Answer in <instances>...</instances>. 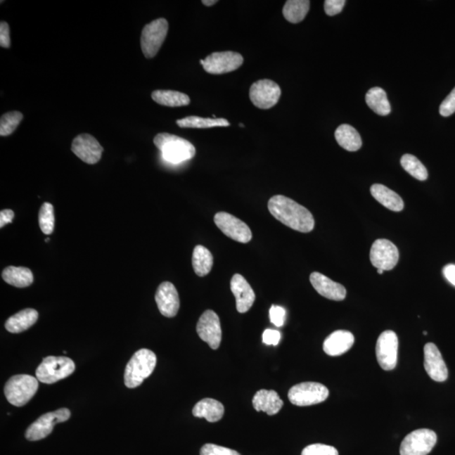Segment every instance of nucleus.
<instances>
[{
    "mask_svg": "<svg viewBox=\"0 0 455 455\" xmlns=\"http://www.w3.org/2000/svg\"><path fill=\"white\" fill-rule=\"evenodd\" d=\"M269 210L275 219L286 226L302 233H309L314 228V217L307 208L282 195L271 198Z\"/></svg>",
    "mask_w": 455,
    "mask_h": 455,
    "instance_id": "nucleus-1",
    "label": "nucleus"
},
{
    "mask_svg": "<svg viewBox=\"0 0 455 455\" xmlns=\"http://www.w3.org/2000/svg\"><path fill=\"white\" fill-rule=\"evenodd\" d=\"M154 143L162 153L164 159L169 163L179 164L193 159L196 155L193 144L177 135L167 133L157 134Z\"/></svg>",
    "mask_w": 455,
    "mask_h": 455,
    "instance_id": "nucleus-2",
    "label": "nucleus"
},
{
    "mask_svg": "<svg viewBox=\"0 0 455 455\" xmlns=\"http://www.w3.org/2000/svg\"><path fill=\"white\" fill-rule=\"evenodd\" d=\"M156 362V355L151 350L143 348L136 352L125 369L124 382L127 388L134 389L141 385L154 372Z\"/></svg>",
    "mask_w": 455,
    "mask_h": 455,
    "instance_id": "nucleus-3",
    "label": "nucleus"
},
{
    "mask_svg": "<svg viewBox=\"0 0 455 455\" xmlns=\"http://www.w3.org/2000/svg\"><path fill=\"white\" fill-rule=\"evenodd\" d=\"M39 387L37 378L28 374L13 376L4 386V395L13 406H23L27 404Z\"/></svg>",
    "mask_w": 455,
    "mask_h": 455,
    "instance_id": "nucleus-4",
    "label": "nucleus"
},
{
    "mask_svg": "<svg viewBox=\"0 0 455 455\" xmlns=\"http://www.w3.org/2000/svg\"><path fill=\"white\" fill-rule=\"evenodd\" d=\"M75 370L74 361L70 358L49 356L38 366L36 376L40 382L50 385L69 377Z\"/></svg>",
    "mask_w": 455,
    "mask_h": 455,
    "instance_id": "nucleus-5",
    "label": "nucleus"
},
{
    "mask_svg": "<svg viewBox=\"0 0 455 455\" xmlns=\"http://www.w3.org/2000/svg\"><path fill=\"white\" fill-rule=\"evenodd\" d=\"M328 397V389L316 382L300 383L288 391L289 401L297 406L316 405L325 402Z\"/></svg>",
    "mask_w": 455,
    "mask_h": 455,
    "instance_id": "nucleus-6",
    "label": "nucleus"
},
{
    "mask_svg": "<svg viewBox=\"0 0 455 455\" xmlns=\"http://www.w3.org/2000/svg\"><path fill=\"white\" fill-rule=\"evenodd\" d=\"M169 29L168 21L159 18L143 27L141 34V49L144 57L153 58L158 53L167 38Z\"/></svg>",
    "mask_w": 455,
    "mask_h": 455,
    "instance_id": "nucleus-7",
    "label": "nucleus"
},
{
    "mask_svg": "<svg viewBox=\"0 0 455 455\" xmlns=\"http://www.w3.org/2000/svg\"><path fill=\"white\" fill-rule=\"evenodd\" d=\"M244 58L240 53L225 51L208 55L205 59L200 60L204 70L212 75L231 73L243 65Z\"/></svg>",
    "mask_w": 455,
    "mask_h": 455,
    "instance_id": "nucleus-8",
    "label": "nucleus"
},
{
    "mask_svg": "<svg viewBox=\"0 0 455 455\" xmlns=\"http://www.w3.org/2000/svg\"><path fill=\"white\" fill-rule=\"evenodd\" d=\"M70 416V411L67 408L42 415L27 428L25 437L29 441L44 440L52 433L55 425L66 422Z\"/></svg>",
    "mask_w": 455,
    "mask_h": 455,
    "instance_id": "nucleus-9",
    "label": "nucleus"
},
{
    "mask_svg": "<svg viewBox=\"0 0 455 455\" xmlns=\"http://www.w3.org/2000/svg\"><path fill=\"white\" fill-rule=\"evenodd\" d=\"M437 443V435L430 429H418L402 441L401 455H428Z\"/></svg>",
    "mask_w": 455,
    "mask_h": 455,
    "instance_id": "nucleus-10",
    "label": "nucleus"
},
{
    "mask_svg": "<svg viewBox=\"0 0 455 455\" xmlns=\"http://www.w3.org/2000/svg\"><path fill=\"white\" fill-rule=\"evenodd\" d=\"M214 223L225 236L241 243H248L252 233L248 225L229 212H219L214 216Z\"/></svg>",
    "mask_w": 455,
    "mask_h": 455,
    "instance_id": "nucleus-11",
    "label": "nucleus"
},
{
    "mask_svg": "<svg viewBox=\"0 0 455 455\" xmlns=\"http://www.w3.org/2000/svg\"><path fill=\"white\" fill-rule=\"evenodd\" d=\"M282 91L278 84L271 79H261L250 89V99L257 108L267 110L278 103Z\"/></svg>",
    "mask_w": 455,
    "mask_h": 455,
    "instance_id": "nucleus-12",
    "label": "nucleus"
},
{
    "mask_svg": "<svg viewBox=\"0 0 455 455\" xmlns=\"http://www.w3.org/2000/svg\"><path fill=\"white\" fill-rule=\"evenodd\" d=\"M398 338L392 331H385L378 338L376 343V357L380 367L390 371L397 367L398 356Z\"/></svg>",
    "mask_w": 455,
    "mask_h": 455,
    "instance_id": "nucleus-13",
    "label": "nucleus"
},
{
    "mask_svg": "<svg viewBox=\"0 0 455 455\" xmlns=\"http://www.w3.org/2000/svg\"><path fill=\"white\" fill-rule=\"evenodd\" d=\"M370 261L377 269L392 270L399 261V250L392 242L380 239L374 241L370 250Z\"/></svg>",
    "mask_w": 455,
    "mask_h": 455,
    "instance_id": "nucleus-14",
    "label": "nucleus"
},
{
    "mask_svg": "<svg viewBox=\"0 0 455 455\" xmlns=\"http://www.w3.org/2000/svg\"><path fill=\"white\" fill-rule=\"evenodd\" d=\"M197 333L199 338L207 342L212 350H218L222 341V329L218 314L212 310H206L199 319Z\"/></svg>",
    "mask_w": 455,
    "mask_h": 455,
    "instance_id": "nucleus-15",
    "label": "nucleus"
},
{
    "mask_svg": "<svg viewBox=\"0 0 455 455\" xmlns=\"http://www.w3.org/2000/svg\"><path fill=\"white\" fill-rule=\"evenodd\" d=\"M71 150L78 158L89 165L99 162L104 151L96 139L88 134L77 136L72 143Z\"/></svg>",
    "mask_w": 455,
    "mask_h": 455,
    "instance_id": "nucleus-16",
    "label": "nucleus"
},
{
    "mask_svg": "<svg viewBox=\"0 0 455 455\" xmlns=\"http://www.w3.org/2000/svg\"><path fill=\"white\" fill-rule=\"evenodd\" d=\"M155 301L160 312L165 317H175L179 312V295L172 283L164 282L160 285L155 293Z\"/></svg>",
    "mask_w": 455,
    "mask_h": 455,
    "instance_id": "nucleus-17",
    "label": "nucleus"
},
{
    "mask_svg": "<svg viewBox=\"0 0 455 455\" xmlns=\"http://www.w3.org/2000/svg\"><path fill=\"white\" fill-rule=\"evenodd\" d=\"M424 367L432 378L437 382H444L448 378L449 373L443 357L435 343H427L424 347Z\"/></svg>",
    "mask_w": 455,
    "mask_h": 455,
    "instance_id": "nucleus-18",
    "label": "nucleus"
},
{
    "mask_svg": "<svg viewBox=\"0 0 455 455\" xmlns=\"http://www.w3.org/2000/svg\"><path fill=\"white\" fill-rule=\"evenodd\" d=\"M231 288L236 297L238 312L244 314L249 312L256 300V295L248 281L243 276L235 274L231 279Z\"/></svg>",
    "mask_w": 455,
    "mask_h": 455,
    "instance_id": "nucleus-19",
    "label": "nucleus"
},
{
    "mask_svg": "<svg viewBox=\"0 0 455 455\" xmlns=\"http://www.w3.org/2000/svg\"><path fill=\"white\" fill-rule=\"evenodd\" d=\"M310 283L316 290L326 299L334 301L345 300L347 290L342 284L334 282L320 273H313L309 276Z\"/></svg>",
    "mask_w": 455,
    "mask_h": 455,
    "instance_id": "nucleus-20",
    "label": "nucleus"
},
{
    "mask_svg": "<svg viewBox=\"0 0 455 455\" xmlns=\"http://www.w3.org/2000/svg\"><path fill=\"white\" fill-rule=\"evenodd\" d=\"M354 343V335L350 331H337L331 333L323 344V350L327 355L337 357L351 350Z\"/></svg>",
    "mask_w": 455,
    "mask_h": 455,
    "instance_id": "nucleus-21",
    "label": "nucleus"
},
{
    "mask_svg": "<svg viewBox=\"0 0 455 455\" xmlns=\"http://www.w3.org/2000/svg\"><path fill=\"white\" fill-rule=\"evenodd\" d=\"M252 403L257 411H263L269 416L278 414L283 406V402L274 390L257 391L254 395Z\"/></svg>",
    "mask_w": 455,
    "mask_h": 455,
    "instance_id": "nucleus-22",
    "label": "nucleus"
},
{
    "mask_svg": "<svg viewBox=\"0 0 455 455\" xmlns=\"http://www.w3.org/2000/svg\"><path fill=\"white\" fill-rule=\"evenodd\" d=\"M193 414L196 418H205L207 422L216 423L222 419L224 407L222 403L216 399L206 398L196 404Z\"/></svg>",
    "mask_w": 455,
    "mask_h": 455,
    "instance_id": "nucleus-23",
    "label": "nucleus"
},
{
    "mask_svg": "<svg viewBox=\"0 0 455 455\" xmlns=\"http://www.w3.org/2000/svg\"><path fill=\"white\" fill-rule=\"evenodd\" d=\"M38 320V312L34 309H25L8 319L6 329L11 333H20L32 326Z\"/></svg>",
    "mask_w": 455,
    "mask_h": 455,
    "instance_id": "nucleus-24",
    "label": "nucleus"
},
{
    "mask_svg": "<svg viewBox=\"0 0 455 455\" xmlns=\"http://www.w3.org/2000/svg\"><path fill=\"white\" fill-rule=\"evenodd\" d=\"M370 191L373 197L388 210L394 212H401L403 210L402 198L388 187L381 184H373Z\"/></svg>",
    "mask_w": 455,
    "mask_h": 455,
    "instance_id": "nucleus-25",
    "label": "nucleus"
},
{
    "mask_svg": "<svg viewBox=\"0 0 455 455\" xmlns=\"http://www.w3.org/2000/svg\"><path fill=\"white\" fill-rule=\"evenodd\" d=\"M335 138L339 146L350 152H355L362 147V139L354 127L342 124L335 132Z\"/></svg>",
    "mask_w": 455,
    "mask_h": 455,
    "instance_id": "nucleus-26",
    "label": "nucleus"
},
{
    "mask_svg": "<svg viewBox=\"0 0 455 455\" xmlns=\"http://www.w3.org/2000/svg\"><path fill=\"white\" fill-rule=\"evenodd\" d=\"M4 282L12 286L23 288L31 286L34 278L32 271L24 267H8L2 271Z\"/></svg>",
    "mask_w": 455,
    "mask_h": 455,
    "instance_id": "nucleus-27",
    "label": "nucleus"
},
{
    "mask_svg": "<svg viewBox=\"0 0 455 455\" xmlns=\"http://www.w3.org/2000/svg\"><path fill=\"white\" fill-rule=\"evenodd\" d=\"M366 103L370 109L380 116H387L391 108L386 92L380 87H373L366 94Z\"/></svg>",
    "mask_w": 455,
    "mask_h": 455,
    "instance_id": "nucleus-28",
    "label": "nucleus"
},
{
    "mask_svg": "<svg viewBox=\"0 0 455 455\" xmlns=\"http://www.w3.org/2000/svg\"><path fill=\"white\" fill-rule=\"evenodd\" d=\"M151 96L156 103L169 108L188 105L191 102L189 96L186 94L175 91H155Z\"/></svg>",
    "mask_w": 455,
    "mask_h": 455,
    "instance_id": "nucleus-29",
    "label": "nucleus"
},
{
    "mask_svg": "<svg viewBox=\"0 0 455 455\" xmlns=\"http://www.w3.org/2000/svg\"><path fill=\"white\" fill-rule=\"evenodd\" d=\"M309 6L308 0H288L283 8L284 18L293 24L300 23L307 15Z\"/></svg>",
    "mask_w": 455,
    "mask_h": 455,
    "instance_id": "nucleus-30",
    "label": "nucleus"
},
{
    "mask_svg": "<svg viewBox=\"0 0 455 455\" xmlns=\"http://www.w3.org/2000/svg\"><path fill=\"white\" fill-rule=\"evenodd\" d=\"M214 265V257L210 250L203 245H197L193 254V267L195 274L199 276H207Z\"/></svg>",
    "mask_w": 455,
    "mask_h": 455,
    "instance_id": "nucleus-31",
    "label": "nucleus"
},
{
    "mask_svg": "<svg viewBox=\"0 0 455 455\" xmlns=\"http://www.w3.org/2000/svg\"><path fill=\"white\" fill-rule=\"evenodd\" d=\"M177 123L183 129H211V127L231 126V123L224 118H204L196 116L180 119L177 121Z\"/></svg>",
    "mask_w": 455,
    "mask_h": 455,
    "instance_id": "nucleus-32",
    "label": "nucleus"
},
{
    "mask_svg": "<svg viewBox=\"0 0 455 455\" xmlns=\"http://www.w3.org/2000/svg\"><path fill=\"white\" fill-rule=\"evenodd\" d=\"M401 165L407 173L418 181H426L428 177V173L426 167L416 156L406 154L404 155L401 159Z\"/></svg>",
    "mask_w": 455,
    "mask_h": 455,
    "instance_id": "nucleus-33",
    "label": "nucleus"
},
{
    "mask_svg": "<svg viewBox=\"0 0 455 455\" xmlns=\"http://www.w3.org/2000/svg\"><path fill=\"white\" fill-rule=\"evenodd\" d=\"M23 119V114L16 110L4 114L0 119V135L6 137L14 133Z\"/></svg>",
    "mask_w": 455,
    "mask_h": 455,
    "instance_id": "nucleus-34",
    "label": "nucleus"
},
{
    "mask_svg": "<svg viewBox=\"0 0 455 455\" xmlns=\"http://www.w3.org/2000/svg\"><path fill=\"white\" fill-rule=\"evenodd\" d=\"M38 219H39V225L42 233L45 235L53 233L55 226V216L52 204L49 203L42 204Z\"/></svg>",
    "mask_w": 455,
    "mask_h": 455,
    "instance_id": "nucleus-35",
    "label": "nucleus"
},
{
    "mask_svg": "<svg viewBox=\"0 0 455 455\" xmlns=\"http://www.w3.org/2000/svg\"><path fill=\"white\" fill-rule=\"evenodd\" d=\"M301 455H339L338 449L333 446L314 444L303 449Z\"/></svg>",
    "mask_w": 455,
    "mask_h": 455,
    "instance_id": "nucleus-36",
    "label": "nucleus"
},
{
    "mask_svg": "<svg viewBox=\"0 0 455 455\" xmlns=\"http://www.w3.org/2000/svg\"><path fill=\"white\" fill-rule=\"evenodd\" d=\"M200 455H241L236 450L212 444L203 446Z\"/></svg>",
    "mask_w": 455,
    "mask_h": 455,
    "instance_id": "nucleus-37",
    "label": "nucleus"
},
{
    "mask_svg": "<svg viewBox=\"0 0 455 455\" xmlns=\"http://www.w3.org/2000/svg\"><path fill=\"white\" fill-rule=\"evenodd\" d=\"M441 116L447 117L455 113V88L442 102L440 108Z\"/></svg>",
    "mask_w": 455,
    "mask_h": 455,
    "instance_id": "nucleus-38",
    "label": "nucleus"
},
{
    "mask_svg": "<svg viewBox=\"0 0 455 455\" xmlns=\"http://www.w3.org/2000/svg\"><path fill=\"white\" fill-rule=\"evenodd\" d=\"M270 320L276 327L283 326L286 318V310L278 305H273L270 309Z\"/></svg>",
    "mask_w": 455,
    "mask_h": 455,
    "instance_id": "nucleus-39",
    "label": "nucleus"
},
{
    "mask_svg": "<svg viewBox=\"0 0 455 455\" xmlns=\"http://www.w3.org/2000/svg\"><path fill=\"white\" fill-rule=\"evenodd\" d=\"M345 0H326L324 8L327 15L334 16L340 14L345 6Z\"/></svg>",
    "mask_w": 455,
    "mask_h": 455,
    "instance_id": "nucleus-40",
    "label": "nucleus"
},
{
    "mask_svg": "<svg viewBox=\"0 0 455 455\" xmlns=\"http://www.w3.org/2000/svg\"><path fill=\"white\" fill-rule=\"evenodd\" d=\"M281 340V333L278 331L267 329L262 335V341L266 345L276 346Z\"/></svg>",
    "mask_w": 455,
    "mask_h": 455,
    "instance_id": "nucleus-41",
    "label": "nucleus"
},
{
    "mask_svg": "<svg viewBox=\"0 0 455 455\" xmlns=\"http://www.w3.org/2000/svg\"><path fill=\"white\" fill-rule=\"evenodd\" d=\"M0 46L4 49L11 48L10 27L6 21L0 24Z\"/></svg>",
    "mask_w": 455,
    "mask_h": 455,
    "instance_id": "nucleus-42",
    "label": "nucleus"
},
{
    "mask_svg": "<svg viewBox=\"0 0 455 455\" xmlns=\"http://www.w3.org/2000/svg\"><path fill=\"white\" fill-rule=\"evenodd\" d=\"M14 217L15 212L11 210H4L0 212V228L2 229L6 224L12 223Z\"/></svg>",
    "mask_w": 455,
    "mask_h": 455,
    "instance_id": "nucleus-43",
    "label": "nucleus"
},
{
    "mask_svg": "<svg viewBox=\"0 0 455 455\" xmlns=\"http://www.w3.org/2000/svg\"><path fill=\"white\" fill-rule=\"evenodd\" d=\"M443 274L444 278L455 286V265L449 264L445 266L443 269Z\"/></svg>",
    "mask_w": 455,
    "mask_h": 455,
    "instance_id": "nucleus-44",
    "label": "nucleus"
},
{
    "mask_svg": "<svg viewBox=\"0 0 455 455\" xmlns=\"http://www.w3.org/2000/svg\"><path fill=\"white\" fill-rule=\"evenodd\" d=\"M202 3L204 4V6H214L216 3H218L217 0H203Z\"/></svg>",
    "mask_w": 455,
    "mask_h": 455,
    "instance_id": "nucleus-45",
    "label": "nucleus"
},
{
    "mask_svg": "<svg viewBox=\"0 0 455 455\" xmlns=\"http://www.w3.org/2000/svg\"><path fill=\"white\" fill-rule=\"evenodd\" d=\"M383 273H384V271H383L381 269H378V274H383Z\"/></svg>",
    "mask_w": 455,
    "mask_h": 455,
    "instance_id": "nucleus-46",
    "label": "nucleus"
},
{
    "mask_svg": "<svg viewBox=\"0 0 455 455\" xmlns=\"http://www.w3.org/2000/svg\"><path fill=\"white\" fill-rule=\"evenodd\" d=\"M45 241L46 242V243H48V242H49V238H46Z\"/></svg>",
    "mask_w": 455,
    "mask_h": 455,
    "instance_id": "nucleus-47",
    "label": "nucleus"
},
{
    "mask_svg": "<svg viewBox=\"0 0 455 455\" xmlns=\"http://www.w3.org/2000/svg\"><path fill=\"white\" fill-rule=\"evenodd\" d=\"M423 334H424V335H427V334H428V333H427V331H424Z\"/></svg>",
    "mask_w": 455,
    "mask_h": 455,
    "instance_id": "nucleus-48",
    "label": "nucleus"
},
{
    "mask_svg": "<svg viewBox=\"0 0 455 455\" xmlns=\"http://www.w3.org/2000/svg\"><path fill=\"white\" fill-rule=\"evenodd\" d=\"M240 127H244V124H240Z\"/></svg>",
    "mask_w": 455,
    "mask_h": 455,
    "instance_id": "nucleus-49",
    "label": "nucleus"
}]
</instances>
